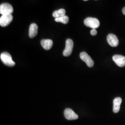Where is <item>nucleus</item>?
I'll list each match as a JSON object with an SVG mask.
<instances>
[{
  "mask_svg": "<svg viewBox=\"0 0 125 125\" xmlns=\"http://www.w3.org/2000/svg\"><path fill=\"white\" fill-rule=\"evenodd\" d=\"M122 13H123V14H124L125 15V7L123 8L122 9Z\"/></svg>",
  "mask_w": 125,
  "mask_h": 125,
  "instance_id": "obj_16",
  "label": "nucleus"
},
{
  "mask_svg": "<svg viewBox=\"0 0 125 125\" xmlns=\"http://www.w3.org/2000/svg\"><path fill=\"white\" fill-rule=\"evenodd\" d=\"M41 45L45 50L50 49L53 45V41L49 39H44L41 41Z\"/></svg>",
  "mask_w": 125,
  "mask_h": 125,
  "instance_id": "obj_12",
  "label": "nucleus"
},
{
  "mask_svg": "<svg viewBox=\"0 0 125 125\" xmlns=\"http://www.w3.org/2000/svg\"><path fill=\"white\" fill-rule=\"evenodd\" d=\"M55 21L58 22H61L64 24H66L69 21V18L67 16L65 15L62 17L55 18Z\"/></svg>",
  "mask_w": 125,
  "mask_h": 125,
  "instance_id": "obj_14",
  "label": "nucleus"
},
{
  "mask_svg": "<svg viewBox=\"0 0 125 125\" xmlns=\"http://www.w3.org/2000/svg\"><path fill=\"white\" fill-rule=\"evenodd\" d=\"M38 27L37 24L32 23L30 25L29 30V36L30 38H33L36 37L38 33Z\"/></svg>",
  "mask_w": 125,
  "mask_h": 125,
  "instance_id": "obj_11",
  "label": "nucleus"
},
{
  "mask_svg": "<svg viewBox=\"0 0 125 125\" xmlns=\"http://www.w3.org/2000/svg\"><path fill=\"white\" fill-rule=\"evenodd\" d=\"M122 99L121 97H116L113 101V112L117 113L120 110Z\"/></svg>",
  "mask_w": 125,
  "mask_h": 125,
  "instance_id": "obj_10",
  "label": "nucleus"
},
{
  "mask_svg": "<svg viewBox=\"0 0 125 125\" xmlns=\"http://www.w3.org/2000/svg\"><path fill=\"white\" fill-rule=\"evenodd\" d=\"M13 16L12 14L2 15L0 18V25L2 27L9 26L13 21Z\"/></svg>",
  "mask_w": 125,
  "mask_h": 125,
  "instance_id": "obj_5",
  "label": "nucleus"
},
{
  "mask_svg": "<svg viewBox=\"0 0 125 125\" xmlns=\"http://www.w3.org/2000/svg\"><path fill=\"white\" fill-rule=\"evenodd\" d=\"M80 58L83 61L86 62L87 66L89 67H92L94 64V61L89 55L85 52H82L80 54Z\"/></svg>",
  "mask_w": 125,
  "mask_h": 125,
  "instance_id": "obj_6",
  "label": "nucleus"
},
{
  "mask_svg": "<svg viewBox=\"0 0 125 125\" xmlns=\"http://www.w3.org/2000/svg\"><path fill=\"white\" fill-rule=\"evenodd\" d=\"M0 59L3 63L7 66L9 67L14 66L15 63L12 60L11 55L7 52H4L1 54Z\"/></svg>",
  "mask_w": 125,
  "mask_h": 125,
  "instance_id": "obj_1",
  "label": "nucleus"
},
{
  "mask_svg": "<svg viewBox=\"0 0 125 125\" xmlns=\"http://www.w3.org/2000/svg\"><path fill=\"white\" fill-rule=\"evenodd\" d=\"M74 46L73 40L68 39L66 41V45L65 49L63 52V55L65 57H68L71 55Z\"/></svg>",
  "mask_w": 125,
  "mask_h": 125,
  "instance_id": "obj_4",
  "label": "nucleus"
},
{
  "mask_svg": "<svg viewBox=\"0 0 125 125\" xmlns=\"http://www.w3.org/2000/svg\"><path fill=\"white\" fill-rule=\"evenodd\" d=\"M12 6L8 3H4L0 6V13L2 15L11 14L13 13Z\"/></svg>",
  "mask_w": 125,
  "mask_h": 125,
  "instance_id": "obj_3",
  "label": "nucleus"
},
{
  "mask_svg": "<svg viewBox=\"0 0 125 125\" xmlns=\"http://www.w3.org/2000/svg\"><path fill=\"white\" fill-rule=\"evenodd\" d=\"M113 61L118 66L121 67L125 66V57L121 55H115L113 57Z\"/></svg>",
  "mask_w": 125,
  "mask_h": 125,
  "instance_id": "obj_8",
  "label": "nucleus"
},
{
  "mask_svg": "<svg viewBox=\"0 0 125 125\" xmlns=\"http://www.w3.org/2000/svg\"><path fill=\"white\" fill-rule=\"evenodd\" d=\"M64 115L66 119L68 120H74L78 118V115L70 108H66L65 109Z\"/></svg>",
  "mask_w": 125,
  "mask_h": 125,
  "instance_id": "obj_7",
  "label": "nucleus"
},
{
  "mask_svg": "<svg viewBox=\"0 0 125 125\" xmlns=\"http://www.w3.org/2000/svg\"><path fill=\"white\" fill-rule=\"evenodd\" d=\"M97 31H96V30L95 29H93L90 31V34L92 36L96 35L97 34Z\"/></svg>",
  "mask_w": 125,
  "mask_h": 125,
  "instance_id": "obj_15",
  "label": "nucleus"
},
{
  "mask_svg": "<svg viewBox=\"0 0 125 125\" xmlns=\"http://www.w3.org/2000/svg\"><path fill=\"white\" fill-rule=\"evenodd\" d=\"M65 13H66V11L65 9H60L58 10L55 11L53 13L52 15L54 18H60L65 16Z\"/></svg>",
  "mask_w": 125,
  "mask_h": 125,
  "instance_id": "obj_13",
  "label": "nucleus"
},
{
  "mask_svg": "<svg viewBox=\"0 0 125 125\" xmlns=\"http://www.w3.org/2000/svg\"><path fill=\"white\" fill-rule=\"evenodd\" d=\"M84 23L86 26L91 28L92 29L98 28L100 26V22L96 18L92 17L86 18L84 21Z\"/></svg>",
  "mask_w": 125,
  "mask_h": 125,
  "instance_id": "obj_2",
  "label": "nucleus"
},
{
  "mask_svg": "<svg viewBox=\"0 0 125 125\" xmlns=\"http://www.w3.org/2000/svg\"><path fill=\"white\" fill-rule=\"evenodd\" d=\"M107 41L108 44L112 47H116L119 45V40L117 36L112 33L107 35Z\"/></svg>",
  "mask_w": 125,
  "mask_h": 125,
  "instance_id": "obj_9",
  "label": "nucleus"
}]
</instances>
